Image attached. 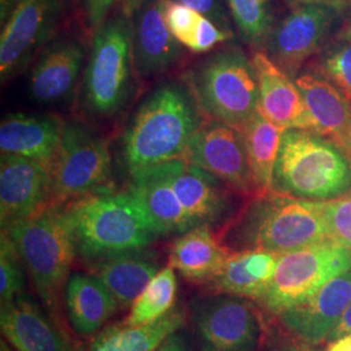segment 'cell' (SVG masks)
I'll return each instance as SVG.
<instances>
[{
	"mask_svg": "<svg viewBox=\"0 0 351 351\" xmlns=\"http://www.w3.org/2000/svg\"><path fill=\"white\" fill-rule=\"evenodd\" d=\"M246 147L258 195L272 191L277 155L281 146L284 129L267 120L262 113H255L239 129Z\"/></svg>",
	"mask_w": 351,
	"mask_h": 351,
	"instance_id": "f1b7e54d",
	"label": "cell"
},
{
	"mask_svg": "<svg viewBox=\"0 0 351 351\" xmlns=\"http://www.w3.org/2000/svg\"><path fill=\"white\" fill-rule=\"evenodd\" d=\"M133 63V23L123 13L93 33L82 77V101L93 116L108 119L125 106Z\"/></svg>",
	"mask_w": 351,
	"mask_h": 351,
	"instance_id": "52a82bcc",
	"label": "cell"
},
{
	"mask_svg": "<svg viewBox=\"0 0 351 351\" xmlns=\"http://www.w3.org/2000/svg\"><path fill=\"white\" fill-rule=\"evenodd\" d=\"M186 314L182 308H173L160 320L143 324H114L97 335L88 351H156L184 326Z\"/></svg>",
	"mask_w": 351,
	"mask_h": 351,
	"instance_id": "83f0119b",
	"label": "cell"
},
{
	"mask_svg": "<svg viewBox=\"0 0 351 351\" xmlns=\"http://www.w3.org/2000/svg\"><path fill=\"white\" fill-rule=\"evenodd\" d=\"M351 304V268L330 278L311 295L278 315L300 339L317 345L328 339Z\"/></svg>",
	"mask_w": 351,
	"mask_h": 351,
	"instance_id": "9a60e30c",
	"label": "cell"
},
{
	"mask_svg": "<svg viewBox=\"0 0 351 351\" xmlns=\"http://www.w3.org/2000/svg\"><path fill=\"white\" fill-rule=\"evenodd\" d=\"M51 173V207L110 190L111 152L107 141L80 121L64 123Z\"/></svg>",
	"mask_w": 351,
	"mask_h": 351,
	"instance_id": "ba28073f",
	"label": "cell"
},
{
	"mask_svg": "<svg viewBox=\"0 0 351 351\" xmlns=\"http://www.w3.org/2000/svg\"><path fill=\"white\" fill-rule=\"evenodd\" d=\"M119 0H82L88 29L94 33L108 19V13Z\"/></svg>",
	"mask_w": 351,
	"mask_h": 351,
	"instance_id": "74e56055",
	"label": "cell"
},
{
	"mask_svg": "<svg viewBox=\"0 0 351 351\" xmlns=\"http://www.w3.org/2000/svg\"><path fill=\"white\" fill-rule=\"evenodd\" d=\"M242 194L258 195L241 132L213 119L203 120L182 158Z\"/></svg>",
	"mask_w": 351,
	"mask_h": 351,
	"instance_id": "7c38bea8",
	"label": "cell"
},
{
	"mask_svg": "<svg viewBox=\"0 0 351 351\" xmlns=\"http://www.w3.org/2000/svg\"><path fill=\"white\" fill-rule=\"evenodd\" d=\"M230 239L241 250L282 254L332 239L326 224L324 201L294 198L275 191L258 195Z\"/></svg>",
	"mask_w": 351,
	"mask_h": 351,
	"instance_id": "3957f363",
	"label": "cell"
},
{
	"mask_svg": "<svg viewBox=\"0 0 351 351\" xmlns=\"http://www.w3.org/2000/svg\"><path fill=\"white\" fill-rule=\"evenodd\" d=\"M330 239L351 249V197L343 195L324 201Z\"/></svg>",
	"mask_w": 351,
	"mask_h": 351,
	"instance_id": "e575fe53",
	"label": "cell"
},
{
	"mask_svg": "<svg viewBox=\"0 0 351 351\" xmlns=\"http://www.w3.org/2000/svg\"><path fill=\"white\" fill-rule=\"evenodd\" d=\"M93 275L111 291L120 307H129L160 271L150 252L132 251L91 263Z\"/></svg>",
	"mask_w": 351,
	"mask_h": 351,
	"instance_id": "4316f807",
	"label": "cell"
},
{
	"mask_svg": "<svg viewBox=\"0 0 351 351\" xmlns=\"http://www.w3.org/2000/svg\"><path fill=\"white\" fill-rule=\"evenodd\" d=\"M195 12L210 19L216 25L229 33H233L229 13L226 11L223 0H177Z\"/></svg>",
	"mask_w": 351,
	"mask_h": 351,
	"instance_id": "8d00e7d4",
	"label": "cell"
},
{
	"mask_svg": "<svg viewBox=\"0 0 351 351\" xmlns=\"http://www.w3.org/2000/svg\"><path fill=\"white\" fill-rule=\"evenodd\" d=\"M278 255L264 250L230 252L210 284L220 293L258 301L272 280Z\"/></svg>",
	"mask_w": 351,
	"mask_h": 351,
	"instance_id": "d4e9b609",
	"label": "cell"
},
{
	"mask_svg": "<svg viewBox=\"0 0 351 351\" xmlns=\"http://www.w3.org/2000/svg\"><path fill=\"white\" fill-rule=\"evenodd\" d=\"M120 1H121V13L128 19H133L146 0H120Z\"/></svg>",
	"mask_w": 351,
	"mask_h": 351,
	"instance_id": "7bdbcfd3",
	"label": "cell"
},
{
	"mask_svg": "<svg viewBox=\"0 0 351 351\" xmlns=\"http://www.w3.org/2000/svg\"><path fill=\"white\" fill-rule=\"evenodd\" d=\"M201 123L186 86L173 82L158 86L126 128L121 156L128 173L181 159Z\"/></svg>",
	"mask_w": 351,
	"mask_h": 351,
	"instance_id": "6da1fadb",
	"label": "cell"
},
{
	"mask_svg": "<svg viewBox=\"0 0 351 351\" xmlns=\"http://www.w3.org/2000/svg\"><path fill=\"white\" fill-rule=\"evenodd\" d=\"M351 268V249L326 239L278 255L272 280L258 302L280 315Z\"/></svg>",
	"mask_w": 351,
	"mask_h": 351,
	"instance_id": "9c48e42d",
	"label": "cell"
},
{
	"mask_svg": "<svg viewBox=\"0 0 351 351\" xmlns=\"http://www.w3.org/2000/svg\"><path fill=\"white\" fill-rule=\"evenodd\" d=\"M251 63L259 91L258 111L284 130L307 129L314 132L313 120L295 81L280 69L265 52L256 51Z\"/></svg>",
	"mask_w": 351,
	"mask_h": 351,
	"instance_id": "e0dca14e",
	"label": "cell"
},
{
	"mask_svg": "<svg viewBox=\"0 0 351 351\" xmlns=\"http://www.w3.org/2000/svg\"><path fill=\"white\" fill-rule=\"evenodd\" d=\"M314 124V132L326 136L343 150L351 139L350 101L328 80L306 73L294 78Z\"/></svg>",
	"mask_w": 351,
	"mask_h": 351,
	"instance_id": "603a6c76",
	"label": "cell"
},
{
	"mask_svg": "<svg viewBox=\"0 0 351 351\" xmlns=\"http://www.w3.org/2000/svg\"><path fill=\"white\" fill-rule=\"evenodd\" d=\"M233 37L234 33L226 32L220 26L216 25L210 19L201 16L188 50L195 53H204L213 50L217 45L230 40Z\"/></svg>",
	"mask_w": 351,
	"mask_h": 351,
	"instance_id": "d590c367",
	"label": "cell"
},
{
	"mask_svg": "<svg viewBox=\"0 0 351 351\" xmlns=\"http://www.w3.org/2000/svg\"><path fill=\"white\" fill-rule=\"evenodd\" d=\"M45 307L55 313L77 256L75 234L64 206H52L7 229Z\"/></svg>",
	"mask_w": 351,
	"mask_h": 351,
	"instance_id": "5b68a950",
	"label": "cell"
},
{
	"mask_svg": "<svg viewBox=\"0 0 351 351\" xmlns=\"http://www.w3.org/2000/svg\"><path fill=\"white\" fill-rule=\"evenodd\" d=\"M156 351H190L189 350L188 343L185 342V339H182V336H180L178 333L172 335L169 339L164 341L163 345Z\"/></svg>",
	"mask_w": 351,
	"mask_h": 351,
	"instance_id": "60d3db41",
	"label": "cell"
},
{
	"mask_svg": "<svg viewBox=\"0 0 351 351\" xmlns=\"http://www.w3.org/2000/svg\"><path fill=\"white\" fill-rule=\"evenodd\" d=\"M20 0H0V25L3 26L14 12Z\"/></svg>",
	"mask_w": 351,
	"mask_h": 351,
	"instance_id": "b9f144b4",
	"label": "cell"
},
{
	"mask_svg": "<svg viewBox=\"0 0 351 351\" xmlns=\"http://www.w3.org/2000/svg\"><path fill=\"white\" fill-rule=\"evenodd\" d=\"M242 39L254 47H263L274 29L269 0H226Z\"/></svg>",
	"mask_w": 351,
	"mask_h": 351,
	"instance_id": "4dcf8cb0",
	"label": "cell"
},
{
	"mask_svg": "<svg viewBox=\"0 0 351 351\" xmlns=\"http://www.w3.org/2000/svg\"><path fill=\"white\" fill-rule=\"evenodd\" d=\"M167 0H146L133 20V63L142 77L162 75L181 60L182 45L164 19Z\"/></svg>",
	"mask_w": 351,
	"mask_h": 351,
	"instance_id": "ac0fdd59",
	"label": "cell"
},
{
	"mask_svg": "<svg viewBox=\"0 0 351 351\" xmlns=\"http://www.w3.org/2000/svg\"><path fill=\"white\" fill-rule=\"evenodd\" d=\"M195 333L204 351H258L262 339L261 320L250 302L220 294L195 302Z\"/></svg>",
	"mask_w": 351,
	"mask_h": 351,
	"instance_id": "8fae6325",
	"label": "cell"
},
{
	"mask_svg": "<svg viewBox=\"0 0 351 351\" xmlns=\"http://www.w3.org/2000/svg\"><path fill=\"white\" fill-rule=\"evenodd\" d=\"M64 16V0H20L1 26V84L20 75L53 40Z\"/></svg>",
	"mask_w": 351,
	"mask_h": 351,
	"instance_id": "30bf717a",
	"label": "cell"
},
{
	"mask_svg": "<svg viewBox=\"0 0 351 351\" xmlns=\"http://www.w3.org/2000/svg\"><path fill=\"white\" fill-rule=\"evenodd\" d=\"M326 351H351V335L332 341Z\"/></svg>",
	"mask_w": 351,
	"mask_h": 351,
	"instance_id": "ee69618b",
	"label": "cell"
},
{
	"mask_svg": "<svg viewBox=\"0 0 351 351\" xmlns=\"http://www.w3.org/2000/svg\"><path fill=\"white\" fill-rule=\"evenodd\" d=\"M351 335V304L350 307L346 310V313L339 319V324L333 329V332L329 335L328 339L335 341V339H341L343 336Z\"/></svg>",
	"mask_w": 351,
	"mask_h": 351,
	"instance_id": "ab89813d",
	"label": "cell"
},
{
	"mask_svg": "<svg viewBox=\"0 0 351 351\" xmlns=\"http://www.w3.org/2000/svg\"><path fill=\"white\" fill-rule=\"evenodd\" d=\"M346 152H348V154H350L351 155V139H350V142H349V145H348V147H346Z\"/></svg>",
	"mask_w": 351,
	"mask_h": 351,
	"instance_id": "bcb514c9",
	"label": "cell"
},
{
	"mask_svg": "<svg viewBox=\"0 0 351 351\" xmlns=\"http://www.w3.org/2000/svg\"><path fill=\"white\" fill-rule=\"evenodd\" d=\"M64 121L53 114L10 113L0 125L1 154L19 155L52 168Z\"/></svg>",
	"mask_w": 351,
	"mask_h": 351,
	"instance_id": "7402d4cb",
	"label": "cell"
},
{
	"mask_svg": "<svg viewBox=\"0 0 351 351\" xmlns=\"http://www.w3.org/2000/svg\"><path fill=\"white\" fill-rule=\"evenodd\" d=\"M0 326L17 351H80L25 293L1 306Z\"/></svg>",
	"mask_w": 351,
	"mask_h": 351,
	"instance_id": "44dd1931",
	"label": "cell"
},
{
	"mask_svg": "<svg viewBox=\"0 0 351 351\" xmlns=\"http://www.w3.org/2000/svg\"><path fill=\"white\" fill-rule=\"evenodd\" d=\"M339 38H341L342 40H345V42L351 43V24L345 26V27L342 29V32L339 33Z\"/></svg>",
	"mask_w": 351,
	"mask_h": 351,
	"instance_id": "f6af8a7d",
	"label": "cell"
},
{
	"mask_svg": "<svg viewBox=\"0 0 351 351\" xmlns=\"http://www.w3.org/2000/svg\"><path fill=\"white\" fill-rule=\"evenodd\" d=\"M202 14L189 8L188 5L177 1L167 0L164 7V19L173 37L188 49L191 38L194 36L195 27Z\"/></svg>",
	"mask_w": 351,
	"mask_h": 351,
	"instance_id": "836d02e7",
	"label": "cell"
},
{
	"mask_svg": "<svg viewBox=\"0 0 351 351\" xmlns=\"http://www.w3.org/2000/svg\"><path fill=\"white\" fill-rule=\"evenodd\" d=\"M351 190V163L333 142L307 129L284 132L272 191L310 201H329Z\"/></svg>",
	"mask_w": 351,
	"mask_h": 351,
	"instance_id": "277c9868",
	"label": "cell"
},
{
	"mask_svg": "<svg viewBox=\"0 0 351 351\" xmlns=\"http://www.w3.org/2000/svg\"><path fill=\"white\" fill-rule=\"evenodd\" d=\"M339 10L326 1L298 4L274 26L267 40V55L289 77L295 78L302 64L317 51L335 24Z\"/></svg>",
	"mask_w": 351,
	"mask_h": 351,
	"instance_id": "4fadbf2b",
	"label": "cell"
},
{
	"mask_svg": "<svg viewBox=\"0 0 351 351\" xmlns=\"http://www.w3.org/2000/svg\"><path fill=\"white\" fill-rule=\"evenodd\" d=\"M65 207L75 234L77 255L94 263L113 255L145 250L156 236L138 202L111 189Z\"/></svg>",
	"mask_w": 351,
	"mask_h": 351,
	"instance_id": "7a4b0ae2",
	"label": "cell"
},
{
	"mask_svg": "<svg viewBox=\"0 0 351 351\" xmlns=\"http://www.w3.org/2000/svg\"><path fill=\"white\" fill-rule=\"evenodd\" d=\"M258 351H316L314 345L297 336H271L263 342Z\"/></svg>",
	"mask_w": 351,
	"mask_h": 351,
	"instance_id": "f35d334b",
	"label": "cell"
},
{
	"mask_svg": "<svg viewBox=\"0 0 351 351\" xmlns=\"http://www.w3.org/2000/svg\"><path fill=\"white\" fill-rule=\"evenodd\" d=\"M171 185L194 226H213L223 220L229 201L223 181L184 159L165 163Z\"/></svg>",
	"mask_w": 351,
	"mask_h": 351,
	"instance_id": "ffe728a7",
	"label": "cell"
},
{
	"mask_svg": "<svg viewBox=\"0 0 351 351\" xmlns=\"http://www.w3.org/2000/svg\"><path fill=\"white\" fill-rule=\"evenodd\" d=\"M322 72L351 101V43L328 51L322 60Z\"/></svg>",
	"mask_w": 351,
	"mask_h": 351,
	"instance_id": "d6a6232c",
	"label": "cell"
},
{
	"mask_svg": "<svg viewBox=\"0 0 351 351\" xmlns=\"http://www.w3.org/2000/svg\"><path fill=\"white\" fill-rule=\"evenodd\" d=\"M85 56V46L77 38H55L51 40L32 66L29 78L32 99L43 106L68 99L77 85Z\"/></svg>",
	"mask_w": 351,
	"mask_h": 351,
	"instance_id": "2e32d148",
	"label": "cell"
},
{
	"mask_svg": "<svg viewBox=\"0 0 351 351\" xmlns=\"http://www.w3.org/2000/svg\"><path fill=\"white\" fill-rule=\"evenodd\" d=\"M24 264L12 241L1 232L0 239V302L1 306L24 294Z\"/></svg>",
	"mask_w": 351,
	"mask_h": 351,
	"instance_id": "1f68e13d",
	"label": "cell"
},
{
	"mask_svg": "<svg viewBox=\"0 0 351 351\" xmlns=\"http://www.w3.org/2000/svg\"><path fill=\"white\" fill-rule=\"evenodd\" d=\"M177 278L172 267L160 269L130 306L125 324L143 326L160 320L175 308Z\"/></svg>",
	"mask_w": 351,
	"mask_h": 351,
	"instance_id": "f546056e",
	"label": "cell"
},
{
	"mask_svg": "<svg viewBox=\"0 0 351 351\" xmlns=\"http://www.w3.org/2000/svg\"><path fill=\"white\" fill-rule=\"evenodd\" d=\"M230 251L220 243L211 226L189 229L176 239L169 252V267L195 282H210L226 263Z\"/></svg>",
	"mask_w": 351,
	"mask_h": 351,
	"instance_id": "cb8c5ba5",
	"label": "cell"
},
{
	"mask_svg": "<svg viewBox=\"0 0 351 351\" xmlns=\"http://www.w3.org/2000/svg\"><path fill=\"white\" fill-rule=\"evenodd\" d=\"M50 167L19 155L0 158V221L7 229L51 207Z\"/></svg>",
	"mask_w": 351,
	"mask_h": 351,
	"instance_id": "5bb4252c",
	"label": "cell"
},
{
	"mask_svg": "<svg viewBox=\"0 0 351 351\" xmlns=\"http://www.w3.org/2000/svg\"><path fill=\"white\" fill-rule=\"evenodd\" d=\"M64 290L69 322L85 337L95 335L119 307L111 291L94 275L73 274Z\"/></svg>",
	"mask_w": 351,
	"mask_h": 351,
	"instance_id": "484cf974",
	"label": "cell"
},
{
	"mask_svg": "<svg viewBox=\"0 0 351 351\" xmlns=\"http://www.w3.org/2000/svg\"><path fill=\"white\" fill-rule=\"evenodd\" d=\"M204 117L239 130L258 112L259 91L251 60L239 46L213 52L184 75Z\"/></svg>",
	"mask_w": 351,
	"mask_h": 351,
	"instance_id": "8992f818",
	"label": "cell"
},
{
	"mask_svg": "<svg viewBox=\"0 0 351 351\" xmlns=\"http://www.w3.org/2000/svg\"><path fill=\"white\" fill-rule=\"evenodd\" d=\"M128 191L138 202L155 236L182 234L195 226L176 195L165 163L132 173Z\"/></svg>",
	"mask_w": 351,
	"mask_h": 351,
	"instance_id": "d6986e66",
	"label": "cell"
}]
</instances>
